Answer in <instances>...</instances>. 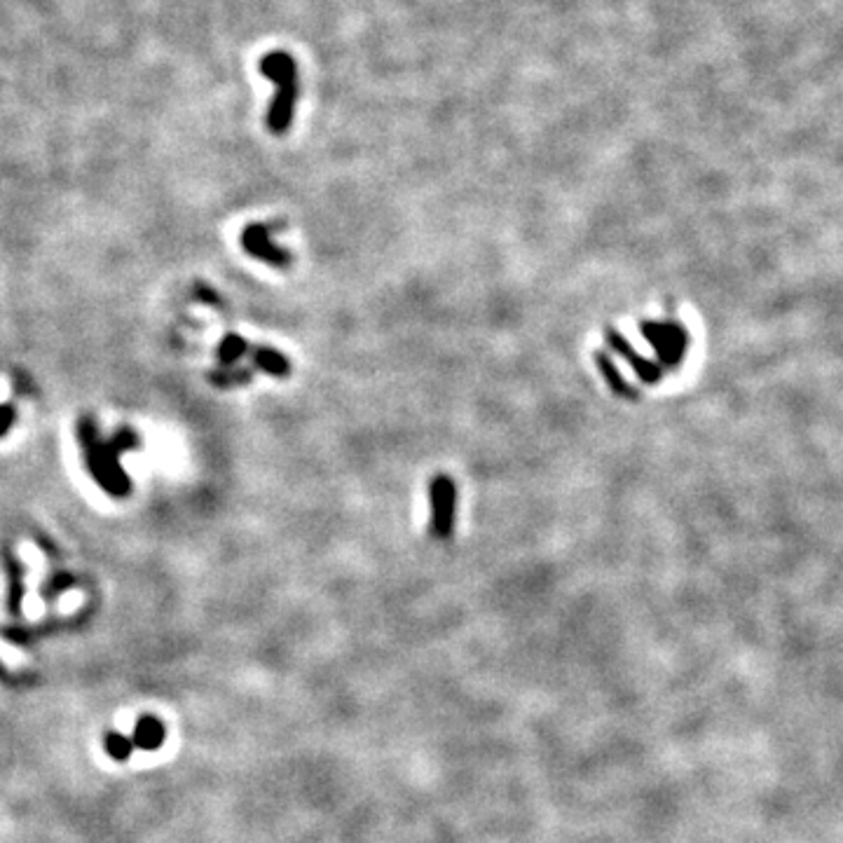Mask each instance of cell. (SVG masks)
<instances>
[{
  "mask_svg": "<svg viewBox=\"0 0 843 843\" xmlns=\"http://www.w3.org/2000/svg\"><path fill=\"white\" fill-rule=\"evenodd\" d=\"M78 438L82 443V450H85L89 471L97 478V483L106 492H111L113 497H125L127 492L132 490V481H129V476L122 471L120 455L139 445V438H136L134 431L122 429L111 441H104V438L99 436L94 420L82 417L78 422Z\"/></svg>",
  "mask_w": 843,
  "mask_h": 843,
  "instance_id": "cell-1",
  "label": "cell"
},
{
  "mask_svg": "<svg viewBox=\"0 0 843 843\" xmlns=\"http://www.w3.org/2000/svg\"><path fill=\"white\" fill-rule=\"evenodd\" d=\"M260 73L274 85V99L267 111V127L272 134H286L291 127L298 101V66L289 52H267L260 59Z\"/></svg>",
  "mask_w": 843,
  "mask_h": 843,
  "instance_id": "cell-2",
  "label": "cell"
},
{
  "mask_svg": "<svg viewBox=\"0 0 843 843\" xmlns=\"http://www.w3.org/2000/svg\"><path fill=\"white\" fill-rule=\"evenodd\" d=\"M644 338L649 340V345L656 349L659 359L668 366H677L684 354V347H687V333L684 328L677 324H651V321H644L642 324Z\"/></svg>",
  "mask_w": 843,
  "mask_h": 843,
  "instance_id": "cell-3",
  "label": "cell"
},
{
  "mask_svg": "<svg viewBox=\"0 0 843 843\" xmlns=\"http://www.w3.org/2000/svg\"><path fill=\"white\" fill-rule=\"evenodd\" d=\"M429 497L434 504V534L438 539H448L452 534V523H455V502L457 490L452 478L436 476L434 483L429 485Z\"/></svg>",
  "mask_w": 843,
  "mask_h": 843,
  "instance_id": "cell-4",
  "label": "cell"
},
{
  "mask_svg": "<svg viewBox=\"0 0 843 843\" xmlns=\"http://www.w3.org/2000/svg\"><path fill=\"white\" fill-rule=\"evenodd\" d=\"M242 246L249 256L265 260V263H270V265L286 267L291 263V253L279 249V246H274L270 242V228H267V225H260V223L249 225V228L242 232Z\"/></svg>",
  "mask_w": 843,
  "mask_h": 843,
  "instance_id": "cell-5",
  "label": "cell"
},
{
  "mask_svg": "<svg viewBox=\"0 0 843 843\" xmlns=\"http://www.w3.org/2000/svg\"><path fill=\"white\" fill-rule=\"evenodd\" d=\"M607 342L612 345L614 352H619L623 359H626L630 366L635 368L637 378H640L642 382H659L661 380V368L656 366V363H649V361L640 359V356L633 352V347H630L628 342L623 340V335H619L616 331H607Z\"/></svg>",
  "mask_w": 843,
  "mask_h": 843,
  "instance_id": "cell-6",
  "label": "cell"
},
{
  "mask_svg": "<svg viewBox=\"0 0 843 843\" xmlns=\"http://www.w3.org/2000/svg\"><path fill=\"white\" fill-rule=\"evenodd\" d=\"M134 745L141 747V750L153 752L162 745L164 740V726L157 722L155 717H141L139 724L134 729Z\"/></svg>",
  "mask_w": 843,
  "mask_h": 843,
  "instance_id": "cell-7",
  "label": "cell"
},
{
  "mask_svg": "<svg viewBox=\"0 0 843 843\" xmlns=\"http://www.w3.org/2000/svg\"><path fill=\"white\" fill-rule=\"evenodd\" d=\"M595 363H598V368H600V373L605 375V382L609 387L614 389L616 394L619 396H626V399H635V394H633V389H630L626 382H623V378H621V373L619 370H616V366H614V361L609 359L607 354H602V352H595Z\"/></svg>",
  "mask_w": 843,
  "mask_h": 843,
  "instance_id": "cell-8",
  "label": "cell"
},
{
  "mask_svg": "<svg viewBox=\"0 0 843 843\" xmlns=\"http://www.w3.org/2000/svg\"><path fill=\"white\" fill-rule=\"evenodd\" d=\"M253 361H256V366L274 375V378H286L291 370V363L284 359V354L274 352V349H258L256 356H253Z\"/></svg>",
  "mask_w": 843,
  "mask_h": 843,
  "instance_id": "cell-9",
  "label": "cell"
},
{
  "mask_svg": "<svg viewBox=\"0 0 843 843\" xmlns=\"http://www.w3.org/2000/svg\"><path fill=\"white\" fill-rule=\"evenodd\" d=\"M8 570L12 579V595H10V609L12 612H19L22 607V595H24V584H22V567L19 562L8 553Z\"/></svg>",
  "mask_w": 843,
  "mask_h": 843,
  "instance_id": "cell-10",
  "label": "cell"
},
{
  "mask_svg": "<svg viewBox=\"0 0 843 843\" xmlns=\"http://www.w3.org/2000/svg\"><path fill=\"white\" fill-rule=\"evenodd\" d=\"M134 747V740L120 736V733H108L106 736V752L113 759H120V762H125V759L132 755Z\"/></svg>",
  "mask_w": 843,
  "mask_h": 843,
  "instance_id": "cell-11",
  "label": "cell"
},
{
  "mask_svg": "<svg viewBox=\"0 0 843 843\" xmlns=\"http://www.w3.org/2000/svg\"><path fill=\"white\" fill-rule=\"evenodd\" d=\"M244 352H246V342L239 338V335H228V338L221 342V349H218V354H221V361L225 363V366H232V363H235Z\"/></svg>",
  "mask_w": 843,
  "mask_h": 843,
  "instance_id": "cell-12",
  "label": "cell"
},
{
  "mask_svg": "<svg viewBox=\"0 0 843 843\" xmlns=\"http://www.w3.org/2000/svg\"><path fill=\"white\" fill-rule=\"evenodd\" d=\"M12 424H15V408H12V406H0V436L8 434Z\"/></svg>",
  "mask_w": 843,
  "mask_h": 843,
  "instance_id": "cell-13",
  "label": "cell"
}]
</instances>
